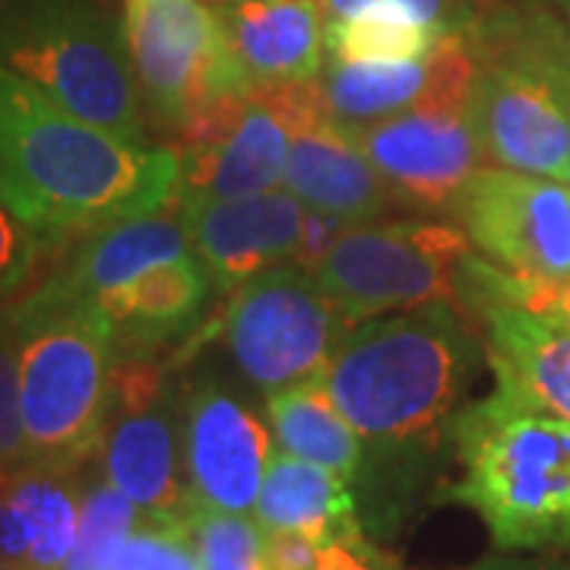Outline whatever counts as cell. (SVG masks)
<instances>
[{
	"instance_id": "obj_1",
	"label": "cell",
	"mask_w": 570,
	"mask_h": 570,
	"mask_svg": "<svg viewBox=\"0 0 570 570\" xmlns=\"http://www.w3.org/2000/svg\"><path fill=\"white\" fill-rule=\"evenodd\" d=\"M178 187L175 146L118 140L0 67V197L45 247L163 209Z\"/></svg>"
},
{
	"instance_id": "obj_2",
	"label": "cell",
	"mask_w": 570,
	"mask_h": 570,
	"mask_svg": "<svg viewBox=\"0 0 570 570\" xmlns=\"http://www.w3.org/2000/svg\"><path fill=\"white\" fill-rule=\"evenodd\" d=\"M485 362L479 321L450 302H431L352 326L321 384L365 441L367 460L412 463L450 441Z\"/></svg>"
},
{
	"instance_id": "obj_3",
	"label": "cell",
	"mask_w": 570,
	"mask_h": 570,
	"mask_svg": "<svg viewBox=\"0 0 570 570\" xmlns=\"http://www.w3.org/2000/svg\"><path fill=\"white\" fill-rule=\"evenodd\" d=\"M494 374L489 396L450 425L463 463L453 501L472 508L501 551H570V422Z\"/></svg>"
},
{
	"instance_id": "obj_4",
	"label": "cell",
	"mask_w": 570,
	"mask_h": 570,
	"mask_svg": "<svg viewBox=\"0 0 570 570\" xmlns=\"http://www.w3.org/2000/svg\"><path fill=\"white\" fill-rule=\"evenodd\" d=\"M469 121L489 165L570 184V29L549 3L494 0L466 36Z\"/></svg>"
},
{
	"instance_id": "obj_5",
	"label": "cell",
	"mask_w": 570,
	"mask_h": 570,
	"mask_svg": "<svg viewBox=\"0 0 570 570\" xmlns=\"http://www.w3.org/2000/svg\"><path fill=\"white\" fill-rule=\"evenodd\" d=\"M10 314L29 460L80 469L108 425L118 355L111 324L92 302H48L36 292Z\"/></svg>"
},
{
	"instance_id": "obj_6",
	"label": "cell",
	"mask_w": 570,
	"mask_h": 570,
	"mask_svg": "<svg viewBox=\"0 0 570 570\" xmlns=\"http://www.w3.org/2000/svg\"><path fill=\"white\" fill-rule=\"evenodd\" d=\"M0 67L124 142L146 124L124 22L92 0H13L0 10Z\"/></svg>"
},
{
	"instance_id": "obj_7",
	"label": "cell",
	"mask_w": 570,
	"mask_h": 570,
	"mask_svg": "<svg viewBox=\"0 0 570 570\" xmlns=\"http://www.w3.org/2000/svg\"><path fill=\"white\" fill-rule=\"evenodd\" d=\"M472 254L469 235L453 219H381L348 225L314 276L358 326L431 302L460 307V279Z\"/></svg>"
},
{
	"instance_id": "obj_8",
	"label": "cell",
	"mask_w": 570,
	"mask_h": 570,
	"mask_svg": "<svg viewBox=\"0 0 570 570\" xmlns=\"http://www.w3.org/2000/svg\"><path fill=\"white\" fill-rule=\"evenodd\" d=\"M352 326L314 273L283 264L232 292L223 340L247 387L273 396L321 381Z\"/></svg>"
},
{
	"instance_id": "obj_9",
	"label": "cell",
	"mask_w": 570,
	"mask_h": 570,
	"mask_svg": "<svg viewBox=\"0 0 570 570\" xmlns=\"http://www.w3.org/2000/svg\"><path fill=\"white\" fill-rule=\"evenodd\" d=\"M124 10L142 111L156 127L181 134L206 108L254 86L209 0H127Z\"/></svg>"
},
{
	"instance_id": "obj_10",
	"label": "cell",
	"mask_w": 570,
	"mask_h": 570,
	"mask_svg": "<svg viewBox=\"0 0 570 570\" xmlns=\"http://www.w3.org/2000/svg\"><path fill=\"white\" fill-rule=\"evenodd\" d=\"M102 479L134 501L146 523L184 527L194 504L184 469L181 393L146 355H115L102 434Z\"/></svg>"
},
{
	"instance_id": "obj_11",
	"label": "cell",
	"mask_w": 570,
	"mask_h": 570,
	"mask_svg": "<svg viewBox=\"0 0 570 570\" xmlns=\"http://www.w3.org/2000/svg\"><path fill=\"white\" fill-rule=\"evenodd\" d=\"M469 89L450 82L393 118L343 127L409 213L450 219L463 187L489 165L469 121Z\"/></svg>"
},
{
	"instance_id": "obj_12",
	"label": "cell",
	"mask_w": 570,
	"mask_h": 570,
	"mask_svg": "<svg viewBox=\"0 0 570 570\" xmlns=\"http://www.w3.org/2000/svg\"><path fill=\"white\" fill-rule=\"evenodd\" d=\"M450 219L489 264L532 283H570V184L485 165Z\"/></svg>"
},
{
	"instance_id": "obj_13",
	"label": "cell",
	"mask_w": 570,
	"mask_h": 570,
	"mask_svg": "<svg viewBox=\"0 0 570 570\" xmlns=\"http://www.w3.org/2000/svg\"><path fill=\"white\" fill-rule=\"evenodd\" d=\"M184 469L194 504L250 517L273 463V431L245 393L200 374L181 396Z\"/></svg>"
},
{
	"instance_id": "obj_14",
	"label": "cell",
	"mask_w": 570,
	"mask_h": 570,
	"mask_svg": "<svg viewBox=\"0 0 570 570\" xmlns=\"http://www.w3.org/2000/svg\"><path fill=\"white\" fill-rule=\"evenodd\" d=\"M324 111L317 80L254 82L223 140L181 156L178 197L232 200L279 187L295 130Z\"/></svg>"
},
{
	"instance_id": "obj_15",
	"label": "cell",
	"mask_w": 570,
	"mask_h": 570,
	"mask_svg": "<svg viewBox=\"0 0 570 570\" xmlns=\"http://www.w3.org/2000/svg\"><path fill=\"white\" fill-rule=\"evenodd\" d=\"M178 206L216 292H235L273 266L292 264L307 219V206L276 187L232 200L178 197Z\"/></svg>"
},
{
	"instance_id": "obj_16",
	"label": "cell",
	"mask_w": 570,
	"mask_h": 570,
	"mask_svg": "<svg viewBox=\"0 0 570 570\" xmlns=\"http://www.w3.org/2000/svg\"><path fill=\"white\" fill-rule=\"evenodd\" d=\"M283 190L307 209L336 216L346 225L381 223L393 209H403L365 153L330 118V111L295 130Z\"/></svg>"
},
{
	"instance_id": "obj_17",
	"label": "cell",
	"mask_w": 570,
	"mask_h": 570,
	"mask_svg": "<svg viewBox=\"0 0 570 570\" xmlns=\"http://www.w3.org/2000/svg\"><path fill=\"white\" fill-rule=\"evenodd\" d=\"M181 257H194V245L175 197L163 209L121 219L86 235L73 261L58 276L39 285L36 295L48 302H96L140 276L142 269Z\"/></svg>"
},
{
	"instance_id": "obj_18",
	"label": "cell",
	"mask_w": 570,
	"mask_h": 570,
	"mask_svg": "<svg viewBox=\"0 0 570 570\" xmlns=\"http://www.w3.org/2000/svg\"><path fill=\"white\" fill-rule=\"evenodd\" d=\"M80 508L77 469L29 460L0 475V564L63 570L80 530Z\"/></svg>"
},
{
	"instance_id": "obj_19",
	"label": "cell",
	"mask_w": 570,
	"mask_h": 570,
	"mask_svg": "<svg viewBox=\"0 0 570 570\" xmlns=\"http://www.w3.org/2000/svg\"><path fill=\"white\" fill-rule=\"evenodd\" d=\"M475 61L463 36H448L428 58L403 63H346L326 58L321 99L340 127L384 121L450 82H472Z\"/></svg>"
},
{
	"instance_id": "obj_20",
	"label": "cell",
	"mask_w": 570,
	"mask_h": 570,
	"mask_svg": "<svg viewBox=\"0 0 570 570\" xmlns=\"http://www.w3.org/2000/svg\"><path fill=\"white\" fill-rule=\"evenodd\" d=\"M254 82L317 80L326 63L321 0H209Z\"/></svg>"
},
{
	"instance_id": "obj_21",
	"label": "cell",
	"mask_w": 570,
	"mask_h": 570,
	"mask_svg": "<svg viewBox=\"0 0 570 570\" xmlns=\"http://www.w3.org/2000/svg\"><path fill=\"white\" fill-rule=\"evenodd\" d=\"M213 288L209 269L194 254L142 269L92 305L111 324L118 355H149L156 346L187 336L204 321Z\"/></svg>"
},
{
	"instance_id": "obj_22",
	"label": "cell",
	"mask_w": 570,
	"mask_h": 570,
	"mask_svg": "<svg viewBox=\"0 0 570 570\" xmlns=\"http://www.w3.org/2000/svg\"><path fill=\"white\" fill-rule=\"evenodd\" d=\"M489 343L491 371L510 377L539 406L570 422V324L520 305L479 307L472 314Z\"/></svg>"
},
{
	"instance_id": "obj_23",
	"label": "cell",
	"mask_w": 570,
	"mask_h": 570,
	"mask_svg": "<svg viewBox=\"0 0 570 570\" xmlns=\"http://www.w3.org/2000/svg\"><path fill=\"white\" fill-rule=\"evenodd\" d=\"M254 520L266 532H305L324 546L362 535L346 479L288 453L273 456Z\"/></svg>"
},
{
	"instance_id": "obj_24",
	"label": "cell",
	"mask_w": 570,
	"mask_h": 570,
	"mask_svg": "<svg viewBox=\"0 0 570 570\" xmlns=\"http://www.w3.org/2000/svg\"><path fill=\"white\" fill-rule=\"evenodd\" d=\"M266 422L273 441L288 456L330 469L346 482H358L365 475V441L348 425L321 381H307L266 396Z\"/></svg>"
},
{
	"instance_id": "obj_25",
	"label": "cell",
	"mask_w": 570,
	"mask_h": 570,
	"mask_svg": "<svg viewBox=\"0 0 570 570\" xmlns=\"http://www.w3.org/2000/svg\"><path fill=\"white\" fill-rule=\"evenodd\" d=\"M448 36L409 26V22L374 20H330L326 22V58L346 63H403L428 58Z\"/></svg>"
},
{
	"instance_id": "obj_26",
	"label": "cell",
	"mask_w": 570,
	"mask_h": 570,
	"mask_svg": "<svg viewBox=\"0 0 570 570\" xmlns=\"http://www.w3.org/2000/svg\"><path fill=\"white\" fill-rule=\"evenodd\" d=\"M142 523L134 501L108 482H92L82 491L80 530L63 570H111L127 539Z\"/></svg>"
},
{
	"instance_id": "obj_27",
	"label": "cell",
	"mask_w": 570,
	"mask_h": 570,
	"mask_svg": "<svg viewBox=\"0 0 570 570\" xmlns=\"http://www.w3.org/2000/svg\"><path fill=\"white\" fill-rule=\"evenodd\" d=\"M184 530L190 535L204 570H269L266 530L245 513H225L197 504Z\"/></svg>"
},
{
	"instance_id": "obj_28",
	"label": "cell",
	"mask_w": 570,
	"mask_h": 570,
	"mask_svg": "<svg viewBox=\"0 0 570 570\" xmlns=\"http://www.w3.org/2000/svg\"><path fill=\"white\" fill-rule=\"evenodd\" d=\"M520 305L551 314L570 324V283H532L520 279L501 266L489 264L479 250L472 254L463 266V279H460V307L475 314L479 307L494 305Z\"/></svg>"
},
{
	"instance_id": "obj_29",
	"label": "cell",
	"mask_w": 570,
	"mask_h": 570,
	"mask_svg": "<svg viewBox=\"0 0 570 570\" xmlns=\"http://www.w3.org/2000/svg\"><path fill=\"white\" fill-rule=\"evenodd\" d=\"M494 0H324L330 20H374L425 26L441 36H466Z\"/></svg>"
},
{
	"instance_id": "obj_30",
	"label": "cell",
	"mask_w": 570,
	"mask_h": 570,
	"mask_svg": "<svg viewBox=\"0 0 570 570\" xmlns=\"http://www.w3.org/2000/svg\"><path fill=\"white\" fill-rule=\"evenodd\" d=\"M29 463V444L22 428L20 362H17V326L10 305L0 307V475Z\"/></svg>"
},
{
	"instance_id": "obj_31",
	"label": "cell",
	"mask_w": 570,
	"mask_h": 570,
	"mask_svg": "<svg viewBox=\"0 0 570 570\" xmlns=\"http://www.w3.org/2000/svg\"><path fill=\"white\" fill-rule=\"evenodd\" d=\"M111 570H204L184 527L146 523L134 530Z\"/></svg>"
},
{
	"instance_id": "obj_32",
	"label": "cell",
	"mask_w": 570,
	"mask_h": 570,
	"mask_svg": "<svg viewBox=\"0 0 570 570\" xmlns=\"http://www.w3.org/2000/svg\"><path fill=\"white\" fill-rule=\"evenodd\" d=\"M41 250L45 242L0 197V302L29 279Z\"/></svg>"
},
{
	"instance_id": "obj_33",
	"label": "cell",
	"mask_w": 570,
	"mask_h": 570,
	"mask_svg": "<svg viewBox=\"0 0 570 570\" xmlns=\"http://www.w3.org/2000/svg\"><path fill=\"white\" fill-rule=\"evenodd\" d=\"M324 542L305 532H266V568L269 570H317L324 561Z\"/></svg>"
},
{
	"instance_id": "obj_34",
	"label": "cell",
	"mask_w": 570,
	"mask_h": 570,
	"mask_svg": "<svg viewBox=\"0 0 570 570\" xmlns=\"http://www.w3.org/2000/svg\"><path fill=\"white\" fill-rule=\"evenodd\" d=\"M346 228L348 225L343 223V219H336V216H326V213H317V209H307L305 232H302L298 250H295V257H292V266L314 273L326 254L333 250V245L343 238Z\"/></svg>"
},
{
	"instance_id": "obj_35",
	"label": "cell",
	"mask_w": 570,
	"mask_h": 570,
	"mask_svg": "<svg viewBox=\"0 0 570 570\" xmlns=\"http://www.w3.org/2000/svg\"><path fill=\"white\" fill-rule=\"evenodd\" d=\"M317 570H393V564L384 551L365 542V535H352V539L326 546L324 561Z\"/></svg>"
},
{
	"instance_id": "obj_36",
	"label": "cell",
	"mask_w": 570,
	"mask_h": 570,
	"mask_svg": "<svg viewBox=\"0 0 570 570\" xmlns=\"http://www.w3.org/2000/svg\"><path fill=\"white\" fill-rule=\"evenodd\" d=\"M466 570H570V558H504L494 554Z\"/></svg>"
},
{
	"instance_id": "obj_37",
	"label": "cell",
	"mask_w": 570,
	"mask_h": 570,
	"mask_svg": "<svg viewBox=\"0 0 570 570\" xmlns=\"http://www.w3.org/2000/svg\"><path fill=\"white\" fill-rule=\"evenodd\" d=\"M554 10L561 13V20L568 22V29H570V0H554Z\"/></svg>"
},
{
	"instance_id": "obj_38",
	"label": "cell",
	"mask_w": 570,
	"mask_h": 570,
	"mask_svg": "<svg viewBox=\"0 0 570 570\" xmlns=\"http://www.w3.org/2000/svg\"><path fill=\"white\" fill-rule=\"evenodd\" d=\"M504 3H549L554 7V0H504Z\"/></svg>"
},
{
	"instance_id": "obj_39",
	"label": "cell",
	"mask_w": 570,
	"mask_h": 570,
	"mask_svg": "<svg viewBox=\"0 0 570 570\" xmlns=\"http://www.w3.org/2000/svg\"><path fill=\"white\" fill-rule=\"evenodd\" d=\"M0 570H20V568H7V564H0Z\"/></svg>"
},
{
	"instance_id": "obj_40",
	"label": "cell",
	"mask_w": 570,
	"mask_h": 570,
	"mask_svg": "<svg viewBox=\"0 0 570 570\" xmlns=\"http://www.w3.org/2000/svg\"><path fill=\"white\" fill-rule=\"evenodd\" d=\"M321 3H324V0H321Z\"/></svg>"
},
{
	"instance_id": "obj_41",
	"label": "cell",
	"mask_w": 570,
	"mask_h": 570,
	"mask_svg": "<svg viewBox=\"0 0 570 570\" xmlns=\"http://www.w3.org/2000/svg\"><path fill=\"white\" fill-rule=\"evenodd\" d=\"M124 3H127V0H124Z\"/></svg>"
}]
</instances>
